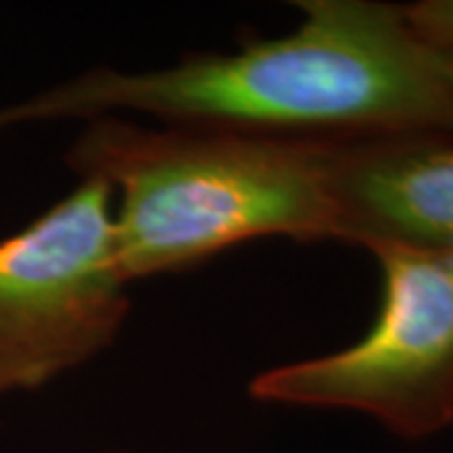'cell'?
<instances>
[{
  "label": "cell",
  "mask_w": 453,
  "mask_h": 453,
  "mask_svg": "<svg viewBox=\"0 0 453 453\" xmlns=\"http://www.w3.org/2000/svg\"><path fill=\"white\" fill-rule=\"evenodd\" d=\"M285 35L166 68H91L0 109V131L61 119L146 113L164 124L277 136L453 131V56L416 31L403 5L303 0Z\"/></svg>",
  "instance_id": "1"
},
{
  "label": "cell",
  "mask_w": 453,
  "mask_h": 453,
  "mask_svg": "<svg viewBox=\"0 0 453 453\" xmlns=\"http://www.w3.org/2000/svg\"><path fill=\"white\" fill-rule=\"evenodd\" d=\"M325 139L96 116L64 162L113 192L116 257L136 282L262 237L333 240Z\"/></svg>",
  "instance_id": "2"
},
{
  "label": "cell",
  "mask_w": 453,
  "mask_h": 453,
  "mask_svg": "<svg viewBox=\"0 0 453 453\" xmlns=\"http://www.w3.org/2000/svg\"><path fill=\"white\" fill-rule=\"evenodd\" d=\"M104 453H136V451H129V449H109V451Z\"/></svg>",
  "instance_id": "7"
},
{
  "label": "cell",
  "mask_w": 453,
  "mask_h": 453,
  "mask_svg": "<svg viewBox=\"0 0 453 453\" xmlns=\"http://www.w3.org/2000/svg\"><path fill=\"white\" fill-rule=\"evenodd\" d=\"M113 240V192L79 179L0 240V398L35 393L104 356L131 315Z\"/></svg>",
  "instance_id": "4"
},
{
  "label": "cell",
  "mask_w": 453,
  "mask_h": 453,
  "mask_svg": "<svg viewBox=\"0 0 453 453\" xmlns=\"http://www.w3.org/2000/svg\"><path fill=\"white\" fill-rule=\"evenodd\" d=\"M403 11L431 46L453 56V0H418L403 5Z\"/></svg>",
  "instance_id": "6"
},
{
  "label": "cell",
  "mask_w": 453,
  "mask_h": 453,
  "mask_svg": "<svg viewBox=\"0 0 453 453\" xmlns=\"http://www.w3.org/2000/svg\"><path fill=\"white\" fill-rule=\"evenodd\" d=\"M333 240L453 250V131L325 139Z\"/></svg>",
  "instance_id": "5"
},
{
  "label": "cell",
  "mask_w": 453,
  "mask_h": 453,
  "mask_svg": "<svg viewBox=\"0 0 453 453\" xmlns=\"http://www.w3.org/2000/svg\"><path fill=\"white\" fill-rule=\"evenodd\" d=\"M380 305L348 348L257 372L265 405L353 411L390 436L426 441L453 426V250L372 244Z\"/></svg>",
  "instance_id": "3"
}]
</instances>
